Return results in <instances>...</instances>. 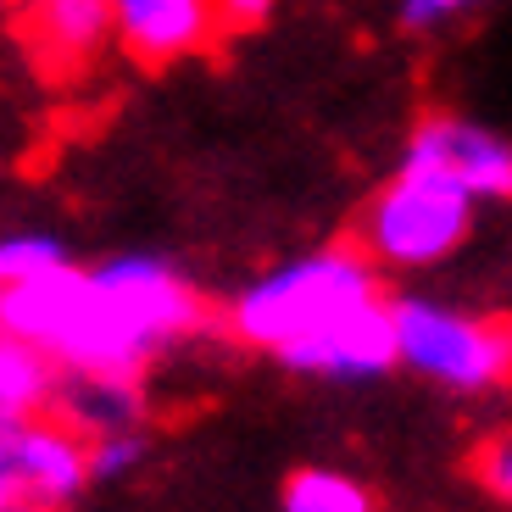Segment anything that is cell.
<instances>
[{
	"mask_svg": "<svg viewBox=\"0 0 512 512\" xmlns=\"http://www.w3.org/2000/svg\"><path fill=\"white\" fill-rule=\"evenodd\" d=\"M0 462H6V479H12L23 512H67L90 490V479H84V440L73 429H62L51 412L0 429Z\"/></svg>",
	"mask_w": 512,
	"mask_h": 512,
	"instance_id": "8992f818",
	"label": "cell"
},
{
	"mask_svg": "<svg viewBox=\"0 0 512 512\" xmlns=\"http://www.w3.org/2000/svg\"><path fill=\"white\" fill-rule=\"evenodd\" d=\"M145 429H128V435H101V440H84V479L90 485H112V479L134 474L145 462Z\"/></svg>",
	"mask_w": 512,
	"mask_h": 512,
	"instance_id": "4fadbf2b",
	"label": "cell"
},
{
	"mask_svg": "<svg viewBox=\"0 0 512 512\" xmlns=\"http://www.w3.org/2000/svg\"><path fill=\"white\" fill-rule=\"evenodd\" d=\"M401 167L451 184V190H462L474 206L479 201H507L512 195V145H507V134L474 123V117H457V112L423 117V123L407 134Z\"/></svg>",
	"mask_w": 512,
	"mask_h": 512,
	"instance_id": "5b68a950",
	"label": "cell"
},
{
	"mask_svg": "<svg viewBox=\"0 0 512 512\" xmlns=\"http://www.w3.org/2000/svg\"><path fill=\"white\" fill-rule=\"evenodd\" d=\"M51 396H56V368L39 351L17 346L12 334H0V429L45 418Z\"/></svg>",
	"mask_w": 512,
	"mask_h": 512,
	"instance_id": "30bf717a",
	"label": "cell"
},
{
	"mask_svg": "<svg viewBox=\"0 0 512 512\" xmlns=\"http://www.w3.org/2000/svg\"><path fill=\"white\" fill-rule=\"evenodd\" d=\"M28 23H34L28 39L39 45V56L73 67L112 39V0H45L39 12H28Z\"/></svg>",
	"mask_w": 512,
	"mask_h": 512,
	"instance_id": "9c48e42d",
	"label": "cell"
},
{
	"mask_svg": "<svg viewBox=\"0 0 512 512\" xmlns=\"http://www.w3.org/2000/svg\"><path fill=\"white\" fill-rule=\"evenodd\" d=\"M234 340L312 379H379L396 368L390 290L351 245H323L251 279L229 307Z\"/></svg>",
	"mask_w": 512,
	"mask_h": 512,
	"instance_id": "7a4b0ae2",
	"label": "cell"
},
{
	"mask_svg": "<svg viewBox=\"0 0 512 512\" xmlns=\"http://www.w3.org/2000/svg\"><path fill=\"white\" fill-rule=\"evenodd\" d=\"M468 234H474V201L468 195L429 179V173L396 167V179L362 212L351 251L384 279V273L440 268L446 256H457L468 245Z\"/></svg>",
	"mask_w": 512,
	"mask_h": 512,
	"instance_id": "277c9868",
	"label": "cell"
},
{
	"mask_svg": "<svg viewBox=\"0 0 512 512\" xmlns=\"http://www.w3.org/2000/svg\"><path fill=\"white\" fill-rule=\"evenodd\" d=\"M468 6L462 0H401L396 6V23L412 28V34H440L451 17H462Z\"/></svg>",
	"mask_w": 512,
	"mask_h": 512,
	"instance_id": "9a60e30c",
	"label": "cell"
},
{
	"mask_svg": "<svg viewBox=\"0 0 512 512\" xmlns=\"http://www.w3.org/2000/svg\"><path fill=\"white\" fill-rule=\"evenodd\" d=\"M51 418L73 429L78 440L128 435L145 418V390L140 379H101V373H56Z\"/></svg>",
	"mask_w": 512,
	"mask_h": 512,
	"instance_id": "ba28073f",
	"label": "cell"
},
{
	"mask_svg": "<svg viewBox=\"0 0 512 512\" xmlns=\"http://www.w3.org/2000/svg\"><path fill=\"white\" fill-rule=\"evenodd\" d=\"M396 362L451 396H490L512 373V340L501 318L446 307L429 295H390Z\"/></svg>",
	"mask_w": 512,
	"mask_h": 512,
	"instance_id": "3957f363",
	"label": "cell"
},
{
	"mask_svg": "<svg viewBox=\"0 0 512 512\" xmlns=\"http://www.w3.org/2000/svg\"><path fill=\"white\" fill-rule=\"evenodd\" d=\"M206 323V301L167 256L128 251L101 268L39 273L0 290V334L39 351L56 373L140 379L167 346Z\"/></svg>",
	"mask_w": 512,
	"mask_h": 512,
	"instance_id": "6da1fadb",
	"label": "cell"
},
{
	"mask_svg": "<svg viewBox=\"0 0 512 512\" xmlns=\"http://www.w3.org/2000/svg\"><path fill=\"white\" fill-rule=\"evenodd\" d=\"M479 485L490 490V496L496 501H512V435L507 429H496V435H490V446L479 451Z\"/></svg>",
	"mask_w": 512,
	"mask_h": 512,
	"instance_id": "5bb4252c",
	"label": "cell"
},
{
	"mask_svg": "<svg viewBox=\"0 0 512 512\" xmlns=\"http://www.w3.org/2000/svg\"><path fill=\"white\" fill-rule=\"evenodd\" d=\"M218 28L223 12L206 0H112V39L151 67L206 51Z\"/></svg>",
	"mask_w": 512,
	"mask_h": 512,
	"instance_id": "52a82bcc",
	"label": "cell"
},
{
	"mask_svg": "<svg viewBox=\"0 0 512 512\" xmlns=\"http://www.w3.org/2000/svg\"><path fill=\"white\" fill-rule=\"evenodd\" d=\"M67 262V245L56 234H0V290L28 284Z\"/></svg>",
	"mask_w": 512,
	"mask_h": 512,
	"instance_id": "7c38bea8",
	"label": "cell"
},
{
	"mask_svg": "<svg viewBox=\"0 0 512 512\" xmlns=\"http://www.w3.org/2000/svg\"><path fill=\"white\" fill-rule=\"evenodd\" d=\"M279 512H373V496L362 479L340 474V468H301L284 479Z\"/></svg>",
	"mask_w": 512,
	"mask_h": 512,
	"instance_id": "8fae6325",
	"label": "cell"
}]
</instances>
